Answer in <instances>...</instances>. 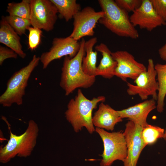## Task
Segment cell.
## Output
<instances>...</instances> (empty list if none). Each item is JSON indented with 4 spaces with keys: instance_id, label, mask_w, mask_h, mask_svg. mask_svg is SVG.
<instances>
[{
    "instance_id": "1",
    "label": "cell",
    "mask_w": 166,
    "mask_h": 166,
    "mask_svg": "<svg viewBox=\"0 0 166 166\" xmlns=\"http://www.w3.org/2000/svg\"><path fill=\"white\" fill-rule=\"evenodd\" d=\"M85 41L82 38L80 47L76 55L71 58L65 57L61 68L60 85L68 96L77 88L87 89L91 87L96 81V77L85 74L82 68V60L85 54L84 45Z\"/></svg>"
},
{
    "instance_id": "2",
    "label": "cell",
    "mask_w": 166,
    "mask_h": 166,
    "mask_svg": "<svg viewBox=\"0 0 166 166\" xmlns=\"http://www.w3.org/2000/svg\"><path fill=\"white\" fill-rule=\"evenodd\" d=\"M105 100V97L103 96L89 99L81 90L78 89L75 97L69 102L65 113L66 120L71 124L75 132H79L84 127L90 134L95 131L92 122V112L99 103L103 102Z\"/></svg>"
},
{
    "instance_id": "3",
    "label": "cell",
    "mask_w": 166,
    "mask_h": 166,
    "mask_svg": "<svg viewBox=\"0 0 166 166\" xmlns=\"http://www.w3.org/2000/svg\"><path fill=\"white\" fill-rule=\"evenodd\" d=\"M104 16L99 22L117 35L136 39L139 37L137 30L131 22L127 12L120 7L113 0H99Z\"/></svg>"
},
{
    "instance_id": "4",
    "label": "cell",
    "mask_w": 166,
    "mask_h": 166,
    "mask_svg": "<svg viewBox=\"0 0 166 166\" xmlns=\"http://www.w3.org/2000/svg\"><path fill=\"white\" fill-rule=\"evenodd\" d=\"M10 130V138L7 143L0 148V161L6 163L16 156L26 157L30 156L37 143L39 128L37 123L30 120L25 131L20 135Z\"/></svg>"
},
{
    "instance_id": "5",
    "label": "cell",
    "mask_w": 166,
    "mask_h": 166,
    "mask_svg": "<svg viewBox=\"0 0 166 166\" xmlns=\"http://www.w3.org/2000/svg\"><path fill=\"white\" fill-rule=\"evenodd\" d=\"M40 61V57L34 55L28 65L15 72L9 79L6 89L0 97V104L3 107H10L13 104L18 105L22 104L28 80Z\"/></svg>"
},
{
    "instance_id": "6",
    "label": "cell",
    "mask_w": 166,
    "mask_h": 166,
    "mask_svg": "<svg viewBox=\"0 0 166 166\" xmlns=\"http://www.w3.org/2000/svg\"><path fill=\"white\" fill-rule=\"evenodd\" d=\"M95 131L103 142L104 150L101 155L102 159L101 166H111L115 160L123 162L127 154L126 143L123 132L121 131L109 132L103 129L96 128Z\"/></svg>"
},
{
    "instance_id": "7",
    "label": "cell",
    "mask_w": 166,
    "mask_h": 166,
    "mask_svg": "<svg viewBox=\"0 0 166 166\" xmlns=\"http://www.w3.org/2000/svg\"><path fill=\"white\" fill-rule=\"evenodd\" d=\"M156 76L153 60L149 58L147 70L140 74L134 80L135 84L127 83V93L130 96L138 95L142 100L144 101L151 96L156 101L159 88Z\"/></svg>"
},
{
    "instance_id": "8",
    "label": "cell",
    "mask_w": 166,
    "mask_h": 166,
    "mask_svg": "<svg viewBox=\"0 0 166 166\" xmlns=\"http://www.w3.org/2000/svg\"><path fill=\"white\" fill-rule=\"evenodd\" d=\"M30 20L33 27L49 32L57 19L58 11L50 0H30Z\"/></svg>"
},
{
    "instance_id": "9",
    "label": "cell",
    "mask_w": 166,
    "mask_h": 166,
    "mask_svg": "<svg viewBox=\"0 0 166 166\" xmlns=\"http://www.w3.org/2000/svg\"><path fill=\"white\" fill-rule=\"evenodd\" d=\"M104 14L102 11H96L90 6L84 8L73 17V29L69 36L78 41L84 37L93 36L97 23Z\"/></svg>"
},
{
    "instance_id": "10",
    "label": "cell",
    "mask_w": 166,
    "mask_h": 166,
    "mask_svg": "<svg viewBox=\"0 0 166 166\" xmlns=\"http://www.w3.org/2000/svg\"><path fill=\"white\" fill-rule=\"evenodd\" d=\"M143 129L141 126L131 121L126 123L123 134L127 154L123 162L124 166H136L140 154L146 146L142 137Z\"/></svg>"
},
{
    "instance_id": "11",
    "label": "cell",
    "mask_w": 166,
    "mask_h": 166,
    "mask_svg": "<svg viewBox=\"0 0 166 166\" xmlns=\"http://www.w3.org/2000/svg\"><path fill=\"white\" fill-rule=\"evenodd\" d=\"M80 47V43L69 36L65 38H55L48 51L43 53L40 57L43 69H45L53 61L68 56H75Z\"/></svg>"
},
{
    "instance_id": "12",
    "label": "cell",
    "mask_w": 166,
    "mask_h": 166,
    "mask_svg": "<svg viewBox=\"0 0 166 166\" xmlns=\"http://www.w3.org/2000/svg\"><path fill=\"white\" fill-rule=\"evenodd\" d=\"M117 65L113 74L126 81L127 78L134 80L142 72L147 70L143 64L137 61L131 54L125 50H118L111 53Z\"/></svg>"
},
{
    "instance_id": "13",
    "label": "cell",
    "mask_w": 166,
    "mask_h": 166,
    "mask_svg": "<svg viewBox=\"0 0 166 166\" xmlns=\"http://www.w3.org/2000/svg\"><path fill=\"white\" fill-rule=\"evenodd\" d=\"M135 27L151 31L158 26L166 25L154 9L150 0H142L140 6L134 11L129 17Z\"/></svg>"
},
{
    "instance_id": "14",
    "label": "cell",
    "mask_w": 166,
    "mask_h": 166,
    "mask_svg": "<svg viewBox=\"0 0 166 166\" xmlns=\"http://www.w3.org/2000/svg\"><path fill=\"white\" fill-rule=\"evenodd\" d=\"M156 108V101L152 98L117 111L122 119L127 118L144 128L148 124L147 119L148 115Z\"/></svg>"
},
{
    "instance_id": "15",
    "label": "cell",
    "mask_w": 166,
    "mask_h": 166,
    "mask_svg": "<svg viewBox=\"0 0 166 166\" xmlns=\"http://www.w3.org/2000/svg\"><path fill=\"white\" fill-rule=\"evenodd\" d=\"M122 121L117 110L103 102L101 103L92 118L93 124L96 128L111 131L116 124Z\"/></svg>"
},
{
    "instance_id": "16",
    "label": "cell",
    "mask_w": 166,
    "mask_h": 166,
    "mask_svg": "<svg viewBox=\"0 0 166 166\" xmlns=\"http://www.w3.org/2000/svg\"><path fill=\"white\" fill-rule=\"evenodd\" d=\"M20 38L5 19L2 17L0 22V42L16 53L21 58H24L26 54L23 51Z\"/></svg>"
},
{
    "instance_id": "17",
    "label": "cell",
    "mask_w": 166,
    "mask_h": 166,
    "mask_svg": "<svg viewBox=\"0 0 166 166\" xmlns=\"http://www.w3.org/2000/svg\"><path fill=\"white\" fill-rule=\"evenodd\" d=\"M97 51L101 53L102 57L97 67V76L110 79L114 76V71L117 66V62L113 58L110 50L105 44L101 43L95 46Z\"/></svg>"
},
{
    "instance_id": "18",
    "label": "cell",
    "mask_w": 166,
    "mask_h": 166,
    "mask_svg": "<svg viewBox=\"0 0 166 166\" xmlns=\"http://www.w3.org/2000/svg\"><path fill=\"white\" fill-rule=\"evenodd\" d=\"M97 38L93 37L85 41L84 49L85 56L82 60V68L84 73L86 74L96 77L97 75L96 63L97 52L94 51L93 48L97 42Z\"/></svg>"
},
{
    "instance_id": "19",
    "label": "cell",
    "mask_w": 166,
    "mask_h": 166,
    "mask_svg": "<svg viewBox=\"0 0 166 166\" xmlns=\"http://www.w3.org/2000/svg\"><path fill=\"white\" fill-rule=\"evenodd\" d=\"M56 7L59 16L68 22L81 10L76 0H50Z\"/></svg>"
},
{
    "instance_id": "20",
    "label": "cell",
    "mask_w": 166,
    "mask_h": 166,
    "mask_svg": "<svg viewBox=\"0 0 166 166\" xmlns=\"http://www.w3.org/2000/svg\"><path fill=\"white\" fill-rule=\"evenodd\" d=\"M155 68L159 86L156 108L158 112L161 113L164 109V101L166 95V64L156 63L155 65Z\"/></svg>"
},
{
    "instance_id": "21",
    "label": "cell",
    "mask_w": 166,
    "mask_h": 166,
    "mask_svg": "<svg viewBox=\"0 0 166 166\" xmlns=\"http://www.w3.org/2000/svg\"><path fill=\"white\" fill-rule=\"evenodd\" d=\"M6 11L10 15L30 19V0H22L19 3H9Z\"/></svg>"
},
{
    "instance_id": "22",
    "label": "cell",
    "mask_w": 166,
    "mask_h": 166,
    "mask_svg": "<svg viewBox=\"0 0 166 166\" xmlns=\"http://www.w3.org/2000/svg\"><path fill=\"white\" fill-rule=\"evenodd\" d=\"M164 129L159 127L148 124L143 128L142 137L145 144L151 145L154 144L159 139L163 138Z\"/></svg>"
},
{
    "instance_id": "23",
    "label": "cell",
    "mask_w": 166,
    "mask_h": 166,
    "mask_svg": "<svg viewBox=\"0 0 166 166\" xmlns=\"http://www.w3.org/2000/svg\"><path fill=\"white\" fill-rule=\"evenodd\" d=\"M5 19L19 35L24 34L26 30L31 25L30 19L10 15L5 17Z\"/></svg>"
},
{
    "instance_id": "24",
    "label": "cell",
    "mask_w": 166,
    "mask_h": 166,
    "mask_svg": "<svg viewBox=\"0 0 166 166\" xmlns=\"http://www.w3.org/2000/svg\"><path fill=\"white\" fill-rule=\"evenodd\" d=\"M27 30L29 31L28 37L29 49L31 51L35 50L41 42L42 32L41 29L30 26Z\"/></svg>"
},
{
    "instance_id": "25",
    "label": "cell",
    "mask_w": 166,
    "mask_h": 166,
    "mask_svg": "<svg viewBox=\"0 0 166 166\" xmlns=\"http://www.w3.org/2000/svg\"><path fill=\"white\" fill-rule=\"evenodd\" d=\"M117 5L127 12H132L138 9L142 3V0H116Z\"/></svg>"
},
{
    "instance_id": "26",
    "label": "cell",
    "mask_w": 166,
    "mask_h": 166,
    "mask_svg": "<svg viewBox=\"0 0 166 166\" xmlns=\"http://www.w3.org/2000/svg\"><path fill=\"white\" fill-rule=\"evenodd\" d=\"M158 15L166 22V0H150Z\"/></svg>"
},
{
    "instance_id": "27",
    "label": "cell",
    "mask_w": 166,
    "mask_h": 166,
    "mask_svg": "<svg viewBox=\"0 0 166 166\" xmlns=\"http://www.w3.org/2000/svg\"><path fill=\"white\" fill-rule=\"evenodd\" d=\"M18 54L13 50L0 46V65H2L6 59L9 58L16 59Z\"/></svg>"
},
{
    "instance_id": "28",
    "label": "cell",
    "mask_w": 166,
    "mask_h": 166,
    "mask_svg": "<svg viewBox=\"0 0 166 166\" xmlns=\"http://www.w3.org/2000/svg\"><path fill=\"white\" fill-rule=\"evenodd\" d=\"M158 53L160 58L166 61V43L158 49Z\"/></svg>"
},
{
    "instance_id": "29",
    "label": "cell",
    "mask_w": 166,
    "mask_h": 166,
    "mask_svg": "<svg viewBox=\"0 0 166 166\" xmlns=\"http://www.w3.org/2000/svg\"><path fill=\"white\" fill-rule=\"evenodd\" d=\"M163 138L166 141V128L165 130H164V136Z\"/></svg>"
}]
</instances>
